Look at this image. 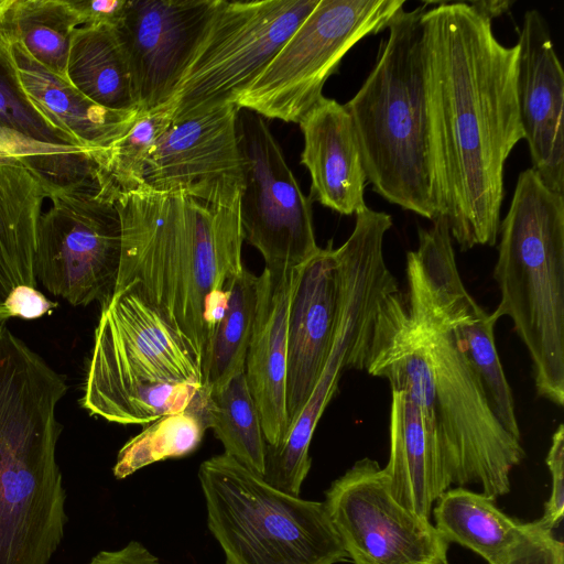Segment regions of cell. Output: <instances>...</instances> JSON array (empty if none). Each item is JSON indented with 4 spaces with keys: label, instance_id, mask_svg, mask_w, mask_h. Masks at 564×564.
<instances>
[{
    "label": "cell",
    "instance_id": "cell-33",
    "mask_svg": "<svg viewBox=\"0 0 564 564\" xmlns=\"http://www.w3.org/2000/svg\"><path fill=\"white\" fill-rule=\"evenodd\" d=\"M495 321L479 304L454 327L469 364L478 375L491 409L501 425L520 440L511 388L495 343Z\"/></svg>",
    "mask_w": 564,
    "mask_h": 564
},
{
    "label": "cell",
    "instance_id": "cell-5",
    "mask_svg": "<svg viewBox=\"0 0 564 564\" xmlns=\"http://www.w3.org/2000/svg\"><path fill=\"white\" fill-rule=\"evenodd\" d=\"M426 3L389 24L376 64L345 105L367 181L393 205L430 220L443 216L425 97L421 17Z\"/></svg>",
    "mask_w": 564,
    "mask_h": 564
},
{
    "label": "cell",
    "instance_id": "cell-8",
    "mask_svg": "<svg viewBox=\"0 0 564 564\" xmlns=\"http://www.w3.org/2000/svg\"><path fill=\"white\" fill-rule=\"evenodd\" d=\"M207 524L226 564H337L348 560L324 502L269 485L227 454L204 460Z\"/></svg>",
    "mask_w": 564,
    "mask_h": 564
},
{
    "label": "cell",
    "instance_id": "cell-29",
    "mask_svg": "<svg viewBox=\"0 0 564 564\" xmlns=\"http://www.w3.org/2000/svg\"><path fill=\"white\" fill-rule=\"evenodd\" d=\"M229 291L228 310L209 343L203 368L202 388L207 394L220 391L245 372L258 305L259 276L243 268Z\"/></svg>",
    "mask_w": 564,
    "mask_h": 564
},
{
    "label": "cell",
    "instance_id": "cell-32",
    "mask_svg": "<svg viewBox=\"0 0 564 564\" xmlns=\"http://www.w3.org/2000/svg\"><path fill=\"white\" fill-rule=\"evenodd\" d=\"M169 106L139 115L131 129L108 149L94 153L99 193L117 195L143 185L145 160L160 135L171 126Z\"/></svg>",
    "mask_w": 564,
    "mask_h": 564
},
{
    "label": "cell",
    "instance_id": "cell-2",
    "mask_svg": "<svg viewBox=\"0 0 564 564\" xmlns=\"http://www.w3.org/2000/svg\"><path fill=\"white\" fill-rule=\"evenodd\" d=\"M364 370L420 408L451 485H480L495 500L510 491L524 449L496 417L453 326L413 317L400 290L390 292L379 304Z\"/></svg>",
    "mask_w": 564,
    "mask_h": 564
},
{
    "label": "cell",
    "instance_id": "cell-36",
    "mask_svg": "<svg viewBox=\"0 0 564 564\" xmlns=\"http://www.w3.org/2000/svg\"><path fill=\"white\" fill-rule=\"evenodd\" d=\"M503 564H564L563 542L553 531L541 528L536 521L511 551Z\"/></svg>",
    "mask_w": 564,
    "mask_h": 564
},
{
    "label": "cell",
    "instance_id": "cell-34",
    "mask_svg": "<svg viewBox=\"0 0 564 564\" xmlns=\"http://www.w3.org/2000/svg\"><path fill=\"white\" fill-rule=\"evenodd\" d=\"M0 128L18 131L43 143L84 148L73 137L59 129L28 98L19 79L10 43L1 35Z\"/></svg>",
    "mask_w": 564,
    "mask_h": 564
},
{
    "label": "cell",
    "instance_id": "cell-35",
    "mask_svg": "<svg viewBox=\"0 0 564 564\" xmlns=\"http://www.w3.org/2000/svg\"><path fill=\"white\" fill-rule=\"evenodd\" d=\"M545 463L551 474V492L544 505L542 517L536 523L547 530L556 529L564 514V425L561 423L553 433Z\"/></svg>",
    "mask_w": 564,
    "mask_h": 564
},
{
    "label": "cell",
    "instance_id": "cell-25",
    "mask_svg": "<svg viewBox=\"0 0 564 564\" xmlns=\"http://www.w3.org/2000/svg\"><path fill=\"white\" fill-rule=\"evenodd\" d=\"M432 511L433 525L448 544L469 549L488 564H503L530 528L502 512L495 499L460 486L447 489Z\"/></svg>",
    "mask_w": 564,
    "mask_h": 564
},
{
    "label": "cell",
    "instance_id": "cell-27",
    "mask_svg": "<svg viewBox=\"0 0 564 564\" xmlns=\"http://www.w3.org/2000/svg\"><path fill=\"white\" fill-rule=\"evenodd\" d=\"M79 25L68 0H7L0 11V35L20 42L36 62L66 80L70 40Z\"/></svg>",
    "mask_w": 564,
    "mask_h": 564
},
{
    "label": "cell",
    "instance_id": "cell-18",
    "mask_svg": "<svg viewBox=\"0 0 564 564\" xmlns=\"http://www.w3.org/2000/svg\"><path fill=\"white\" fill-rule=\"evenodd\" d=\"M339 304L336 248L328 241L303 264L291 296L288 321L286 412L289 429L306 405L334 340Z\"/></svg>",
    "mask_w": 564,
    "mask_h": 564
},
{
    "label": "cell",
    "instance_id": "cell-22",
    "mask_svg": "<svg viewBox=\"0 0 564 564\" xmlns=\"http://www.w3.org/2000/svg\"><path fill=\"white\" fill-rule=\"evenodd\" d=\"M20 83L33 105L82 147L102 151L134 124L138 110H112L84 96L36 62L20 42L10 43Z\"/></svg>",
    "mask_w": 564,
    "mask_h": 564
},
{
    "label": "cell",
    "instance_id": "cell-41",
    "mask_svg": "<svg viewBox=\"0 0 564 564\" xmlns=\"http://www.w3.org/2000/svg\"><path fill=\"white\" fill-rule=\"evenodd\" d=\"M473 3L477 9H479L482 13L488 15L491 20L508 12L510 10V7L512 6L511 1L505 0L476 1Z\"/></svg>",
    "mask_w": 564,
    "mask_h": 564
},
{
    "label": "cell",
    "instance_id": "cell-1",
    "mask_svg": "<svg viewBox=\"0 0 564 564\" xmlns=\"http://www.w3.org/2000/svg\"><path fill=\"white\" fill-rule=\"evenodd\" d=\"M425 97L437 192L462 251L497 241L505 164L524 139L519 45L505 46L473 2H441L421 20Z\"/></svg>",
    "mask_w": 564,
    "mask_h": 564
},
{
    "label": "cell",
    "instance_id": "cell-23",
    "mask_svg": "<svg viewBox=\"0 0 564 564\" xmlns=\"http://www.w3.org/2000/svg\"><path fill=\"white\" fill-rule=\"evenodd\" d=\"M46 197L44 183L25 165L0 163V322L10 318L6 303L15 288H36L37 223Z\"/></svg>",
    "mask_w": 564,
    "mask_h": 564
},
{
    "label": "cell",
    "instance_id": "cell-17",
    "mask_svg": "<svg viewBox=\"0 0 564 564\" xmlns=\"http://www.w3.org/2000/svg\"><path fill=\"white\" fill-rule=\"evenodd\" d=\"M517 44V100L532 169L564 195V72L540 11L524 13Z\"/></svg>",
    "mask_w": 564,
    "mask_h": 564
},
{
    "label": "cell",
    "instance_id": "cell-3",
    "mask_svg": "<svg viewBox=\"0 0 564 564\" xmlns=\"http://www.w3.org/2000/svg\"><path fill=\"white\" fill-rule=\"evenodd\" d=\"M115 204L121 258L112 295L132 292L158 311L203 369L209 345L204 300L229 290L245 268L240 200L214 204L142 186L117 195Z\"/></svg>",
    "mask_w": 564,
    "mask_h": 564
},
{
    "label": "cell",
    "instance_id": "cell-19",
    "mask_svg": "<svg viewBox=\"0 0 564 564\" xmlns=\"http://www.w3.org/2000/svg\"><path fill=\"white\" fill-rule=\"evenodd\" d=\"M297 267H264L245 375L268 447L289 436L286 412L288 321Z\"/></svg>",
    "mask_w": 564,
    "mask_h": 564
},
{
    "label": "cell",
    "instance_id": "cell-10",
    "mask_svg": "<svg viewBox=\"0 0 564 564\" xmlns=\"http://www.w3.org/2000/svg\"><path fill=\"white\" fill-rule=\"evenodd\" d=\"M319 0H217L167 105L172 122L235 104Z\"/></svg>",
    "mask_w": 564,
    "mask_h": 564
},
{
    "label": "cell",
    "instance_id": "cell-24",
    "mask_svg": "<svg viewBox=\"0 0 564 564\" xmlns=\"http://www.w3.org/2000/svg\"><path fill=\"white\" fill-rule=\"evenodd\" d=\"M419 246L406 254L408 306L412 314L456 323L476 301L465 289L455 260L447 218L419 228Z\"/></svg>",
    "mask_w": 564,
    "mask_h": 564
},
{
    "label": "cell",
    "instance_id": "cell-37",
    "mask_svg": "<svg viewBox=\"0 0 564 564\" xmlns=\"http://www.w3.org/2000/svg\"><path fill=\"white\" fill-rule=\"evenodd\" d=\"M83 26H116L124 12L127 0H68Z\"/></svg>",
    "mask_w": 564,
    "mask_h": 564
},
{
    "label": "cell",
    "instance_id": "cell-15",
    "mask_svg": "<svg viewBox=\"0 0 564 564\" xmlns=\"http://www.w3.org/2000/svg\"><path fill=\"white\" fill-rule=\"evenodd\" d=\"M238 112L235 104H228L172 122L145 160L142 186L160 193L185 192L214 204L238 203L245 187Z\"/></svg>",
    "mask_w": 564,
    "mask_h": 564
},
{
    "label": "cell",
    "instance_id": "cell-31",
    "mask_svg": "<svg viewBox=\"0 0 564 564\" xmlns=\"http://www.w3.org/2000/svg\"><path fill=\"white\" fill-rule=\"evenodd\" d=\"M206 429L200 389L187 409L154 420L120 448L112 468L115 478L124 479L153 463L193 453Z\"/></svg>",
    "mask_w": 564,
    "mask_h": 564
},
{
    "label": "cell",
    "instance_id": "cell-13",
    "mask_svg": "<svg viewBox=\"0 0 564 564\" xmlns=\"http://www.w3.org/2000/svg\"><path fill=\"white\" fill-rule=\"evenodd\" d=\"M237 128L245 161L240 195L243 240L262 254L264 267L296 268L319 249L313 202L302 193L264 118L239 109Z\"/></svg>",
    "mask_w": 564,
    "mask_h": 564
},
{
    "label": "cell",
    "instance_id": "cell-20",
    "mask_svg": "<svg viewBox=\"0 0 564 564\" xmlns=\"http://www.w3.org/2000/svg\"><path fill=\"white\" fill-rule=\"evenodd\" d=\"M299 124L304 138L301 163L311 176V200L346 216L365 209L367 177L345 105L323 96Z\"/></svg>",
    "mask_w": 564,
    "mask_h": 564
},
{
    "label": "cell",
    "instance_id": "cell-38",
    "mask_svg": "<svg viewBox=\"0 0 564 564\" xmlns=\"http://www.w3.org/2000/svg\"><path fill=\"white\" fill-rule=\"evenodd\" d=\"M57 302H52L34 286L20 285L9 295L6 306L10 317L39 318L51 313Z\"/></svg>",
    "mask_w": 564,
    "mask_h": 564
},
{
    "label": "cell",
    "instance_id": "cell-16",
    "mask_svg": "<svg viewBox=\"0 0 564 564\" xmlns=\"http://www.w3.org/2000/svg\"><path fill=\"white\" fill-rule=\"evenodd\" d=\"M216 1L127 0L113 29L128 63L139 112L170 104Z\"/></svg>",
    "mask_w": 564,
    "mask_h": 564
},
{
    "label": "cell",
    "instance_id": "cell-40",
    "mask_svg": "<svg viewBox=\"0 0 564 564\" xmlns=\"http://www.w3.org/2000/svg\"><path fill=\"white\" fill-rule=\"evenodd\" d=\"M229 290H213L204 300L203 321L209 343L228 310ZM209 346V345H208Z\"/></svg>",
    "mask_w": 564,
    "mask_h": 564
},
{
    "label": "cell",
    "instance_id": "cell-39",
    "mask_svg": "<svg viewBox=\"0 0 564 564\" xmlns=\"http://www.w3.org/2000/svg\"><path fill=\"white\" fill-rule=\"evenodd\" d=\"M86 564H162L141 542L132 540L117 550H102Z\"/></svg>",
    "mask_w": 564,
    "mask_h": 564
},
{
    "label": "cell",
    "instance_id": "cell-43",
    "mask_svg": "<svg viewBox=\"0 0 564 564\" xmlns=\"http://www.w3.org/2000/svg\"><path fill=\"white\" fill-rule=\"evenodd\" d=\"M6 3H7V0H0V11L3 9Z\"/></svg>",
    "mask_w": 564,
    "mask_h": 564
},
{
    "label": "cell",
    "instance_id": "cell-9",
    "mask_svg": "<svg viewBox=\"0 0 564 564\" xmlns=\"http://www.w3.org/2000/svg\"><path fill=\"white\" fill-rule=\"evenodd\" d=\"M392 226L384 212L366 207L356 214L348 239L336 248L339 304L334 340L316 386L288 438L278 448L267 447L262 478L272 487L300 496L311 469L310 445L326 406L348 369L364 370L381 300L399 285L383 256V240Z\"/></svg>",
    "mask_w": 564,
    "mask_h": 564
},
{
    "label": "cell",
    "instance_id": "cell-21",
    "mask_svg": "<svg viewBox=\"0 0 564 564\" xmlns=\"http://www.w3.org/2000/svg\"><path fill=\"white\" fill-rule=\"evenodd\" d=\"M391 391L390 455L383 469L392 496L430 520L433 505L452 485L420 408L406 392Z\"/></svg>",
    "mask_w": 564,
    "mask_h": 564
},
{
    "label": "cell",
    "instance_id": "cell-7",
    "mask_svg": "<svg viewBox=\"0 0 564 564\" xmlns=\"http://www.w3.org/2000/svg\"><path fill=\"white\" fill-rule=\"evenodd\" d=\"M203 380L188 346L138 295L119 292L101 307L80 400L91 415L147 424L187 409Z\"/></svg>",
    "mask_w": 564,
    "mask_h": 564
},
{
    "label": "cell",
    "instance_id": "cell-14",
    "mask_svg": "<svg viewBox=\"0 0 564 564\" xmlns=\"http://www.w3.org/2000/svg\"><path fill=\"white\" fill-rule=\"evenodd\" d=\"M354 564H431L448 543L391 494L384 469L365 457L332 482L324 501Z\"/></svg>",
    "mask_w": 564,
    "mask_h": 564
},
{
    "label": "cell",
    "instance_id": "cell-30",
    "mask_svg": "<svg viewBox=\"0 0 564 564\" xmlns=\"http://www.w3.org/2000/svg\"><path fill=\"white\" fill-rule=\"evenodd\" d=\"M95 151L43 143L18 131L0 128V163L25 165L44 183L50 198L78 188L99 189Z\"/></svg>",
    "mask_w": 564,
    "mask_h": 564
},
{
    "label": "cell",
    "instance_id": "cell-4",
    "mask_svg": "<svg viewBox=\"0 0 564 564\" xmlns=\"http://www.w3.org/2000/svg\"><path fill=\"white\" fill-rule=\"evenodd\" d=\"M63 375L0 322V564H50L67 522L56 459Z\"/></svg>",
    "mask_w": 564,
    "mask_h": 564
},
{
    "label": "cell",
    "instance_id": "cell-28",
    "mask_svg": "<svg viewBox=\"0 0 564 564\" xmlns=\"http://www.w3.org/2000/svg\"><path fill=\"white\" fill-rule=\"evenodd\" d=\"M203 393L206 427L213 430L225 454L262 477L268 444L245 372L220 391L207 394L203 390Z\"/></svg>",
    "mask_w": 564,
    "mask_h": 564
},
{
    "label": "cell",
    "instance_id": "cell-11",
    "mask_svg": "<svg viewBox=\"0 0 564 564\" xmlns=\"http://www.w3.org/2000/svg\"><path fill=\"white\" fill-rule=\"evenodd\" d=\"M404 6L402 0H319L236 106L299 123L323 97L344 56L366 36L388 29Z\"/></svg>",
    "mask_w": 564,
    "mask_h": 564
},
{
    "label": "cell",
    "instance_id": "cell-12",
    "mask_svg": "<svg viewBox=\"0 0 564 564\" xmlns=\"http://www.w3.org/2000/svg\"><path fill=\"white\" fill-rule=\"evenodd\" d=\"M37 223L36 280L73 306L111 299L121 258V220L97 188L55 194Z\"/></svg>",
    "mask_w": 564,
    "mask_h": 564
},
{
    "label": "cell",
    "instance_id": "cell-42",
    "mask_svg": "<svg viewBox=\"0 0 564 564\" xmlns=\"http://www.w3.org/2000/svg\"><path fill=\"white\" fill-rule=\"evenodd\" d=\"M431 564H449V562L447 561V556H442Z\"/></svg>",
    "mask_w": 564,
    "mask_h": 564
},
{
    "label": "cell",
    "instance_id": "cell-26",
    "mask_svg": "<svg viewBox=\"0 0 564 564\" xmlns=\"http://www.w3.org/2000/svg\"><path fill=\"white\" fill-rule=\"evenodd\" d=\"M68 82L91 101L112 110H138L128 63L113 26H79L70 40Z\"/></svg>",
    "mask_w": 564,
    "mask_h": 564
},
{
    "label": "cell",
    "instance_id": "cell-6",
    "mask_svg": "<svg viewBox=\"0 0 564 564\" xmlns=\"http://www.w3.org/2000/svg\"><path fill=\"white\" fill-rule=\"evenodd\" d=\"M495 321L508 316L532 362L539 397L564 405V195L529 167L499 225Z\"/></svg>",
    "mask_w": 564,
    "mask_h": 564
}]
</instances>
